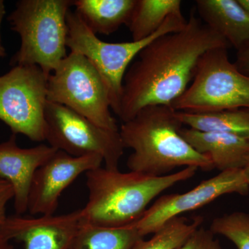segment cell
<instances>
[{"mask_svg": "<svg viewBox=\"0 0 249 249\" xmlns=\"http://www.w3.org/2000/svg\"><path fill=\"white\" fill-rule=\"evenodd\" d=\"M137 0H73L75 12L95 34L110 35L127 25Z\"/></svg>", "mask_w": 249, "mask_h": 249, "instance_id": "16", "label": "cell"}, {"mask_svg": "<svg viewBox=\"0 0 249 249\" xmlns=\"http://www.w3.org/2000/svg\"><path fill=\"white\" fill-rule=\"evenodd\" d=\"M234 64L239 71L249 76V41L237 49Z\"/></svg>", "mask_w": 249, "mask_h": 249, "instance_id": "24", "label": "cell"}, {"mask_svg": "<svg viewBox=\"0 0 249 249\" xmlns=\"http://www.w3.org/2000/svg\"><path fill=\"white\" fill-rule=\"evenodd\" d=\"M227 50L219 47L205 53L191 85L170 107L196 114L249 109V76L237 70Z\"/></svg>", "mask_w": 249, "mask_h": 249, "instance_id": "6", "label": "cell"}, {"mask_svg": "<svg viewBox=\"0 0 249 249\" xmlns=\"http://www.w3.org/2000/svg\"><path fill=\"white\" fill-rule=\"evenodd\" d=\"M6 15V6H5V3L3 0H0V58H3L6 55V50L4 46L1 44V23L3 22V19Z\"/></svg>", "mask_w": 249, "mask_h": 249, "instance_id": "25", "label": "cell"}, {"mask_svg": "<svg viewBox=\"0 0 249 249\" xmlns=\"http://www.w3.org/2000/svg\"><path fill=\"white\" fill-rule=\"evenodd\" d=\"M80 225V209L61 215L7 217L0 232L8 240L23 242L25 249H70Z\"/></svg>", "mask_w": 249, "mask_h": 249, "instance_id": "12", "label": "cell"}, {"mask_svg": "<svg viewBox=\"0 0 249 249\" xmlns=\"http://www.w3.org/2000/svg\"><path fill=\"white\" fill-rule=\"evenodd\" d=\"M9 242L10 241L0 232V249H14V246L11 245Z\"/></svg>", "mask_w": 249, "mask_h": 249, "instance_id": "26", "label": "cell"}, {"mask_svg": "<svg viewBox=\"0 0 249 249\" xmlns=\"http://www.w3.org/2000/svg\"><path fill=\"white\" fill-rule=\"evenodd\" d=\"M210 231L215 235L224 236L237 249H249V213L236 211L214 218Z\"/></svg>", "mask_w": 249, "mask_h": 249, "instance_id": "21", "label": "cell"}, {"mask_svg": "<svg viewBox=\"0 0 249 249\" xmlns=\"http://www.w3.org/2000/svg\"><path fill=\"white\" fill-rule=\"evenodd\" d=\"M181 0H137L127 27L132 40L148 38L170 16L182 15Z\"/></svg>", "mask_w": 249, "mask_h": 249, "instance_id": "17", "label": "cell"}, {"mask_svg": "<svg viewBox=\"0 0 249 249\" xmlns=\"http://www.w3.org/2000/svg\"><path fill=\"white\" fill-rule=\"evenodd\" d=\"M178 249H223L219 240L210 230L199 227Z\"/></svg>", "mask_w": 249, "mask_h": 249, "instance_id": "22", "label": "cell"}, {"mask_svg": "<svg viewBox=\"0 0 249 249\" xmlns=\"http://www.w3.org/2000/svg\"><path fill=\"white\" fill-rule=\"evenodd\" d=\"M142 238L132 224L122 227L81 224L70 249H130Z\"/></svg>", "mask_w": 249, "mask_h": 249, "instance_id": "19", "label": "cell"}, {"mask_svg": "<svg viewBox=\"0 0 249 249\" xmlns=\"http://www.w3.org/2000/svg\"><path fill=\"white\" fill-rule=\"evenodd\" d=\"M181 136L196 152L209 157L220 172L249 165V139L235 134L182 127Z\"/></svg>", "mask_w": 249, "mask_h": 249, "instance_id": "14", "label": "cell"}, {"mask_svg": "<svg viewBox=\"0 0 249 249\" xmlns=\"http://www.w3.org/2000/svg\"><path fill=\"white\" fill-rule=\"evenodd\" d=\"M199 18L236 49L249 41V12L239 0H197Z\"/></svg>", "mask_w": 249, "mask_h": 249, "instance_id": "15", "label": "cell"}, {"mask_svg": "<svg viewBox=\"0 0 249 249\" xmlns=\"http://www.w3.org/2000/svg\"><path fill=\"white\" fill-rule=\"evenodd\" d=\"M186 22L183 15L170 16L148 38L111 43L98 38L75 11H70L67 16V47L88 59L99 72L109 89L111 110L117 115L124 75L131 62L152 41L164 34L181 30Z\"/></svg>", "mask_w": 249, "mask_h": 249, "instance_id": "5", "label": "cell"}, {"mask_svg": "<svg viewBox=\"0 0 249 249\" xmlns=\"http://www.w3.org/2000/svg\"><path fill=\"white\" fill-rule=\"evenodd\" d=\"M229 47L193 11L181 30L156 38L129 67L117 116L124 123L149 106H171L191 85L201 56Z\"/></svg>", "mask_w": 249, "mask_h": 249, "instance_id": "1", "label": "cell"}, {"mask_svg": "<svg viewBox=\"0 0 249 249\" xmlns=\"http://www.w3.org/2000/svg\"><path fill=\"white\" fill-rule=\"evenodd\" d=\"M177 116L183 125L190 128L226 132L249 139V108L203 114L177 111Z\"/></svg>", "mask_w": 249, "mask_h": 249, "instance_id": "18", "label": "cell"}, {"mask_svg": "<svg viewBox=\"0 0 249 249\" xmlns=\"http://www.w3.org/2000/svg\"><path fill=\"white\" fill-rule=\"evenodd\" d=\"M58 150L40 144L30 148L18 146L17 137L13 134L0 142V178L9 182L14 192V208L17 215L26 213L33 178L37 170Z\"/></svg>", "mask_w": 249, "mask_h": 249, "instance_id": "13", "label": "cell"}, {"mask_svg": "<svg viewBox=\"0 0 249 249\" xmlns=\"http://www.w3.org/2000/svg\"><path fill=\"white\" fill-rule=\"evenodd\" d=\"M48 78L36 65H18L0 76V121L13 134L34 142L46 140Z\"/></svg>", "mask_w": 249, "mask_h": 249, "instance_id": "8", "label": "cell"}, {"mask_svg": "<svg viewBox=\"0 0 249 249\" xmlns=\"http://www.w3.org/2000/svg\"><path fill=\"white\" fill-rule=\"evenodd\" d=\"M72 0H20L8 16L21 45L10 65H36L49 76L67 56V16Z\"/></svg>", "mask_w": 249, "mask_h": 249, "instance_id": "4", "label": "cell"}, {"mask_svg": "<svg viewBox=\"0 0 249 249\" xmlns=\"http://www.w3.org/2000/svg\"><path fill=\"white\" fill-rule=\"evenodd\" d=\"M183 124L170 106L142 109L119 129L124 148L132 150L127 160L129 171L152 177L171 174L177 168L214 169L209 157L196 152L180 133Z\"/></svg>", "mask_w": 249, "mask_h": 249, "instance_id": "2", "label": "cell"}, {"mask_svg": "<svg viewBox=\"0 0 249 249\" xmlns=\"http://www.w3.org/2000/svg\"><path fill=\"white\" fill-rule=\"evenodd\" d=\"M14 192L13 187L5 180L0 178V227L6 221V207L8 202L14 199Z\"/></svg>", "mask_w": 249, "mask_h": 249, "instance_id": "23", "label": "cell"}, {"mask_svg": "<svg viewBox=\"0 0 249 249\" xmlns=\"http://www.w3.org/2000/svg\"><path fill=\"white\" fill-rule=\"evenodd\" d=\"M232 193L241 196L249 194V178L245 170L220 172L204 180L191 191L160 196L132 225L139 235L144 237L155 233L170 219L200 209L220 196Z\"/></svg>", "mask_w": 249, "mask_h": 249, "instance_id": "10", "label": "cell"}, {"mask_svg": "<svg viewBox=\"0 0 249 249\" xmlns=\"http://www.w3.org/2000/svg\"><path fill=\"white\" fill-rule=\"evenodd\" d=\"M246 173H247V175H248V177L249 178V165L248 167H247V168L245 169Z\"/></svg>", "mask_w": 249, "mask_h": 249, "instance_id": "28", "label": "cell"}, {"mask_svg": "<svg viewBox=\"0 0 249 249\" xmlns=\"http://www.w3.org/2000/svg\"><path fill=\"white\" fill-rule=\"evenodd\" d=\"M197 170L187 167L161 177L121 173L101 166L89 170L86 173L89 198L80 209L81 224L103 227L133 224L156 197L174 185L193 178Z\"/></svg>", "mask_w": 249, "mask_h": 249, "instance_id": "3", "label": "cell"}, {"mask_svg": "<svg viewBox=\"0 0 249 249\" xmlns=\"http://www.w3.org/2000/svg\"><path fill=\"white\" fill-rule=\"evenodd\" d=\"M45 116L49 145L73 157L100 155L106 168L119 169L124 149L119 131L103 128L70 108L48 101Z\"/></svg>", "mask_w": 249, "mask_h": 249, "instance_id": "9", "label": "cell"}, {"mask_svg": "<svg viewBox=\"0 0 249 249\" xmlns=\"http://www.w3.org/2000/svg\"><path fill=\"white\" fill-rule=\"evenodd\" d=\"M202 222L200 216L193 220L183 216L173 218L155 232L150 240L140 239L130 249H178L201 227Z\"/></svg>", "mask_w": 249, "mask_h": 249, "instance_id": "20", "label": "cell"}, {"mask_svg": "<svg viewBox=\"0 0 249 249\" xmlns=\"http://www.w3.org/2000/svg\"><path fill=\"white\" fill-rule=\"evenodd\" d=\"M47 101L70 108L103 128L119 131L111 113L107 85L89 60L79 53L70 52L51 73Z\"/></svg>", "mask_w": 249, "mask_h": 249, "instance_id": "7", "label": "cell"}, {"mask_svg": "<svg viewBox=\"0 0 249 249\" xmlns=\"http://www.w3.org/2000/svg\"><path fill=\"white\" fill-rule=\"evenodd\" d=\"M98 155L73 157L58 150L36 172L31 183L28 210L32 214H54L62 192L82 173L101 166Z\"/></svg>", "mask_w": 249, "mask_h": 249, "instance_id": "11", "label": "cell"}, {"mask_svg": "<svg viewBox=\"0 0 249 249\" xmlns=\"http://www.w3.org/2000/svg\"><path fill=\"white\" fill-rule=\"evenodd\" d=\"M239 1L249 12V0H239Z\"/></svg>", "mask_w": 249, "mask_h": 249, "instance_id": "27", "label": "cell"}]
</instances>
